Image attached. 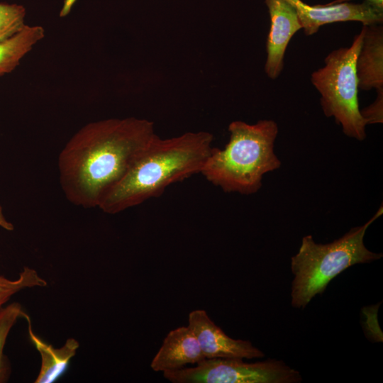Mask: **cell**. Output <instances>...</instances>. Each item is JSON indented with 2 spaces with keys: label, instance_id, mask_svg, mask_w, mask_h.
Returning a JSON list of instances; mask_svg holds the SVG:
<instances>
[{
  "label": "cell",
  "instance_id": "6da1fadb",
  "mask_svg": "<svg viewBox=\"0 0 383 383\" xmlns=\"http://www.w3.org/2000/svg\"><path fill=\"white\" fill-rule=\"evenodd\" d=\"M153 122L128 117L91 122L67 142L57 161L66 199L98 207L155 135Z\"/></svg>",
  "mask_w": 383,
  "mask_h": 383
},
{
  "label": "cell",
  "instance_id": "7a4b0ae2",
  "mask_svg": "<svg viewBox=\"0 0 383 383\" xmlns=\"http://www.w3.org/2000/svg\"><path fill=\"white\" fill-rule=\"evenodd\" d=\"M213 135L188 132L162 139L155 134L99 208L115 214L161 195L170 184L200 173L212 149Z\"/></svg>",
  "mask_w": 383,
  "mask_h": 383
},
{
  "label": "cell",
  "instance_id": "3957f363",
  "mask_svg": "<svg viewBox=\"0 0 383 383\" xmlns=\"http://www.w3.org/2000/svg\"><path fill=\"white\" fill-rule=\"evenodd\" d=\"M278 131L272 120L231 122L228 143L223 149L213 148L200 173L225 192L256 193L263 176L281 166L274 150Z\"/></svg>",
  "mask_w": 383,
  "mask_h": 383
},
{
  "label": "cell",
  "instance_id": "277c9868",
  "mask_svg": "<svg viewBox=\"0 0 383 383\" xmlns=\"http://www.w3.org/2000/svg\"><path fill=\"white\" fill-rule=\"evenodd\" d=\"M382 213V204L364 225L353 227L329 243H316L311 235L303 237L298 252L291 258L293 307L306 306L316 295L325 291L333 278L352 265L370 262L382 257V253L368 250L364 243L367 229Z\"/></svg>",
  "mask_w": 383,
  "mask_h": 383
},
{
  "label": "cell",
  "instance_id": "5b68a950",
  "mask_svg": "<svg viewBox=\"0 0 383 383\" xmlns=\"http://www.w3.org/2000/svg\"><path fill=\"white\" fill-rule=\"evenodd\" d=\"M363 36L362 29L350 47L330 52L324 67L311 74L312 84L321 94V106L326 117L334 118L344 134L357 140L366 138L367 126L358 101L355 61Z\"/></svg>",
  "mask_w": 383,
  "mask_h": 383
},
{
  "label": "cell",
  "instance_id": "8992f818",
  "mask_svg": "<svg viewBox=\"0 0 383 383\" xmlns=\"http://www.w3.org/2000/svg\"><path fill=\"white\" fill-rule=\"evenodd\" d=\"M173 383H297L300 373L283 361L245 362L238 358H206L192 367L163 372Z\"/></svg>",
  "mask_w": 383,
  "mask_h": 383
},
{
  "label": "cell",
  "instance_id": "52a82bcc",
  "mask_svg": "<svg viewBox=\"0 0 383 383\" xmlns=\"http://www.w3.org/2000/svg\"><path fill=\"white\" fill-rule=\"evenodd\" d=\"M296 11L306 35L317 33L321 26L345 21H358L362 25L382 24L383 9L367 1L343 2L332 5H309L301 0H286Z\"/></svg>",
  "mask_w": 383,
  "mask_h": 383
},
{
  "label": "cell",
  "instance_id": "ba28073f",
  "mask_svg": "<svg viewBox=\"0 0 383 383\" xmlns=\"http://www.w3.org/2000/svg\"><path fill=\"white\" fill-rule=\"evenodd\" d=\"M188 322L206 358L253 359L265 356L249 340H235L227 335L204 310L191 311Z\"/></svg>",
  "mask_w": 383,
  "mask_h": 383
},
{
  "label": "cell",
  "instance_id": "9c48e42d",
  "mask_svg": "<svg viewBox=\"0 0 383 383\" xmlns=\"http://www.w3.org/2000/svg\"><path fill=\"white\" fill-rule=\"evenodd\" d=\"M270 17V28L266 43L265 71L272 79L277 78L284 67L287 47L302 26L296 11L286 0H265Z\"/></svg>",
  "mask_w": 383,
  "mask_h": 383
},
{
  "label": "cell",
  "instance_id": "30bf717a",
  "mask_svg": "<svg viewBox=\"0 0 383 383\" xmlns=\"http://www.w3.org/2000/svg\"><path fill=\"white\" fill-rule=\"evenodd\" d=\"M204 359L194 333L188 326H182L167 335L150 367L155 372L176 370Z\"/></svg>",
  "mask_w": 383,
  "mask_h": 383
},
{
  "label": "cell",
  "instance_id": "8fae6325",
  "mask_svg": "<svg viewBox=\"0 0 383 383\" xmlns=\"http://www.w3.org/2000/svg\"><path fill=\"white\" fill-rule=\"evenodd\" d=\"M363 36L355 61L358 87L383 89V26L362 25Z\"/></svg>",
  "mask_w": 383,
  "mask_h": 383
},
{
  "label": "cell",
  "instance_id": "7c38bea8",
  "mask_svg": "<svg viewBox=\"0 0 383 383\" xmlns=\"http://www.w3.org/2000/svg\"><path fill=\"white\" fill-rule=\"evenodd\" d=\"M28 321L30 341L39 352L41 359L40 372L35 383H52L58 379L67 370L71 359L76 355L79 347V342L68 338L60 348H55L43 341L33 331L30 317L24 313Z\"/></svg>",
  "mask_w": 383,
  "mask_h": 383
},
{
  "label": "cell",
  "instance_id": "4fadbf2b",
  "mask_svg": "<svg viewBox=\"0 0 383 383\" xmlns=\"http://www.w3.org/2000/svg\"><path fill=\"white\" fill-rule=\"evenodd\" d=\"M44 36L42 26L26 25L20 31L0 42V76L13 71Z\"/></svg>",
  "mask_w": 383,
  "mask_h": 383
},
{
  "label": "cell",
  "instance_id": "5bb4252c",
  "mask_svg": "<svg viewBox=\"0 0 383 383\" xmlns=\"http://www.w3.org/2000/svg\"><path fill=\"white\" fill-rule=\"evenodd\" d=\"M24 313L18 302L0 307V383L7 382L11 374L10 363L4 353L6 339L12 327L19 318H23Z\"/></svg>",
  "mask_w": 383,
  "mask_h": 383
},
{
  "label": "cell",
  "instance_id": "9a60e30c",
  "mask_svg": "<svg viewBox=\"0 0 383 383\" xmlns=\"http://www.w3.org/2000/svg\"><path fill=\"white\" fill-rule=\"evenodd\" d=\"M47 282L38 272L30 267H24L16 279H11L0 274V307L18 292L36 287H45Z\"/></svg>",
  "mask_w": 383,
  "mask_h": 383
},
{
  "label": "cell",
  "instance_id": "2e32d148",
  "mask_svg": "<svg viewBox=\"0 0 383 383\" xmlns=\"http://www.w3.org/2000/svg\"><path fill=\"white\" fill-rule=\"evenodd\" d=\"M26 9L16 4L0 3V42L8 39L25 26Z\"/></svg>",
  "mask_w": 383,
  "mask_h": 383
},
{
  "label": "cell",
  "instance_id": "e0dca14e",
  "mask_svg": "<svg viewBox=\"0 0 383 383\" xmlns=\"http://www.w3.org/2000/svg\"><path fill=\"white\" fill-rule=\"evenodd\" d=\"M374 101L362 110L360 113L366 124L382 123L383 122V89H378Z\"/></svg>",
  "mask_w": 383,
  "mask_h": 383
},
{
  "label": "cell",
  "instance_id": "ac0fdd59",
  "mask_svg": "<svg viewBox=\"0 0 383 383\" xmlns=\"http://www.w3.org/2000/svg\"><path fill=\"white\" fill-rule=\"evenodd\" d=\"M353 0H334L329 3L326 4V5H332L335 4L343 3V2H350ZM378 8L383 9V0H364Z\"/></svg>",
  "mask_w": 383,
  "mask_h": 383
},
{
  "label": "cell",
  "instance_id": "d6986e66",
  "mask_svg": "<svg viewBox=\"0 0 383 383\" xmlns=\"http://www.w3.org/2000/svg\"><path fill=\"white\" fill-rule=\"evenodd\" d=\"M0 227L6 230V231H13L14 227L13 225L10 223L4 216L2 207L0 205Z\"/></svg>",
  "mask_w": 383,
  "mask_h": 383
}]
</instances>
